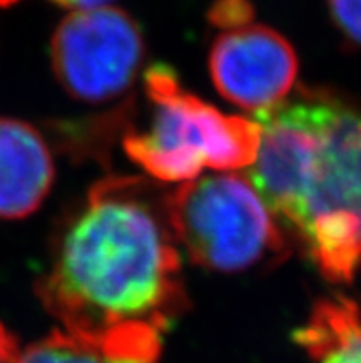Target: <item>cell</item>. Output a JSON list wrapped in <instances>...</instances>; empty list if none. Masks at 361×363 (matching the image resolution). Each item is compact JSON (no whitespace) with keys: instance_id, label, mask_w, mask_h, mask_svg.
<instances>
[{"instance_id":"6da1fadb","label":"cell","mask_w":361,"mask_h":363,"mask_svg":"<svg viewBox=\"0 0 361 363\" xmlns=\"http://www.w3.org/2000/svg\"><path fill=\"white\" fill-rule=\"evenodd\" d=\"M37 297L106 363H157L188 308L166 194L140 177L92 184L65 218Z\"/></svg>"},{"instance_id":"7a4b0ae2","label":"cell","mask_w":361,"mask_h":363,"mask_svg":"<svg viewBox=\"0 0 361 363\" xmlns=\"http://www.w3.org/2000/svg\"><path fill=\"white\" fill-rule=\"evenodd\" d=\"M256 124L260 147L249 181L317 272L348 284L361 267V111L301 89L258 113Z\"/></svg>"},{"instance_id":"3957f363","label":"cell","mask_w":361,"mask_h":363,"mask_svg":"<svg viewBox=\"0 0 361 363\" xmlns=\"http://www.w3.org/2000/svg\"><path fill=\"white\" fill-rule=\"evenodd\" d=\"M151 118L146 129L123 137V150L148 175L165 183H187L203 172L252 166L260 147L256 120L225 115L181 85L168 65L144 76Z\"/></svg>"},{"instance_id":"277c9868","label":"cell","mask_w":361,"mask_h":363,"mask_svg":"<svg viewBox=\"0 0 361 363\" xmlns=\"http://www.w3.org/2000/svg\"><path fill=\"white\" fill-rule=\"evenodd\" d=\"M177 244L212 272L242 273L282 262L289 255L277 216L249 177L220 174L187 181L166 194Z\"/></svg>"},{"instance_id":"5b68a950","label":"cell","mask_w":361,"mask_h":363,"mask_svg":"<svg viewBox=\"0 0 361 363\" xmlns=\"http://www.w3.org/2000/svg\"><path fill=\"white\" fill-rule=\"evenodd\" d=\"M52 70L70 98L106 104L120 98L137 78L144 37L137 21L118 8L74 11L55 30Z\"/></svg>"},{"instance_id":"8992f818","label":"cell","mask_w":361,"mask_h":363,"mask_svg":"<svg viewBox=\"0 0 361 363\" xmlns=\"http://www.w3.org/2000/svg\"><path fill=\"white\" fill-rule=\"evenodd\" d=\"M209 69L225 100L258 115L291 94L299 60L288 39L273 28L245 24L216 37Z\"/></svg>"},{"instance_id":"52a82bcc","label":"cell","mask_w":361,"mask_h":363,"mask_svg":"<svg viewBox=\"0 0 361 363\" xmlns=\"http://www.w3.org/2000/svg\"><path fill=\"white\" fill-rule=\"evenodd\" d=\"M54 177V159L43 135L24 120L0 118V220L33 214Z\"/></svg>"},{"instance_id":"ba28073f","label":"cell","mask_w":361,"mask_h":363,"mask_svg":"<svg viewBox=\"0 0 361 363\" xmlns=\"http://www.w3.org/2000/svg\"><path fill=\"white\" fill-rule=\"evenodd\" d=\"M295 341L317 363H361V308L345 295L317 301Z\"/></svg>"},{"instance_id":"9c48e42d","label":"cell","mask_w":361,"mask_h":363,"mask_svg":"<svg viewBox=\"0 0 361 363\" xmlns=\"http://www.w3.org/2000/svg\"><path fill=\"white\" fill-rule=\"evenodd\" d=\"M17 363H106L82 341L55 330L21 352Z\"/></svg>"},{"instance_id":"30bf717a","label":"cell","mask_w":361,"mask_h":363,"mask_svg":"<svg viewBox=\"0 0 361 363\" xmlns=\"http://www.w3.org/2000/svg\"><path fill=\"white\" fill-rule=\"evenodd\" d=\"M252 4L249 0H216L209 11V21L223 30L251 24Z\"/></svg>"},{"instance_id":"8fae6325","label":"cell","mask_w":361,"mask_h":363,"mask_svg":"<svg viewBox=\"0 0 361 363\" xmlns=\"http://www.w3.org/2000/svg\"><path fill=\"white\" fill-rule=\"evenodd\" d=\"M328 9L348 41L361 46V0H328Z\"/></svg>"},{"instance_id":"7c38bea8","label":"cell","mask_w":361,"mask_h":363,"mask_svg":"<svg viewBox=\"0 0 361 363\" xmlns=\"http://www.w3.org/2000/svg\"><path fill=\"white\" fill-rule=\"evenodd\" d=\"M21 350L17 340L8 328L0 323V363H17Z\"/></svg>"},{"instance_id":"4fadbf2b","label":"cell","mask_w":361,"mask_h":363,"mask_svg":"<svg viewBox=\"0 0 361 363\" xmlns=\"http://www.w3.org/2000/svg\"><path fill=\"white\" fill-rule=\"evenodd\" d=\"M54 4L61 8H69L74 11H83V9H96L104 8L109 0H52Z\"/></svg>"},{"instance_id":"5bb4252c","label":"cell","mask_w":361,"mask_h":363,"mask_svg":"<svg viewBox=\"0 0 361 363\" xmlns=\"http://www.w3.org/2000/svg\"><path fill=\"white\" fill-rule=\"evenodd\" d=\"M18 0H0V8H9V6L17 4Z\"/></svg>"}]
</instances>
